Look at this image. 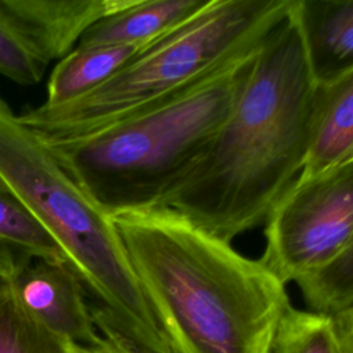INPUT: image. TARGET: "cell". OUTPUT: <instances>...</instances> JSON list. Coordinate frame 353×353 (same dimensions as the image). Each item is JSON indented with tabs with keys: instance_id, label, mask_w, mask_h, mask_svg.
I'll list each match as a JSON object with an SVG mask.
<instances>
[{
	"instance_id": "1",
	"label": "cell",
	"mask_w": 353,
	"mask_h": 353,
	"mask_svg": "<svg viewBox=\"0 0 353 353\" xmlns=\"http://www.w3.org/2000/svg\"><path fill=\"white\" fill-rule=\"evenodd\" d=\"M316 101L317 85L288 15L252 57L225 123L159 207L229 243L265 225L303 170Z\"/></svg>"
},
{
	"instance_id": "2",
	"label": "cell",
	"mask_w": 353,
	"mask_h": 353,
	"mask_svg": "<svg viewBox=\"0 0 353 353\" xmlns=\"http://www.w3.org/2000/svg\"><path fill=\"white\" fill-rule=\"evenodd\" d=\"M112 221L176 353H272L292 305L285 284L261 259L168 207Z\"/></svg>"
},
{
	"instance_id": "3",
	"label": "cell",
	"mask_w": 353,
	"mask_h": 353,
	"mask_svg": "<svg viewBox=\"0 0 353 353\" xmlns=\"http://www.w3.org/2000/svg\"><path fill=\"white\" fill-rule=\"evenodd\" d=\"M0 183L62 248L103 336L138 353H176L108 215L55 157L48 142L0 97Z\"/></svg>"
},
{
	"instance_id": "4",
	"label": "cell",
	"mask_w": 353,
	"mask_h": 353,
	"mask_svg": "<svg viewBox=\"0 0 353 353\" xmlns=\"http://www.w3.org/2000/svg\"><path fill=\"white\" fill-rule=\"evenodd\" d=\"M255 52L189 90L85 135L46 141L108 215L159 207L230 114Z\"/></svg>"
},
{
	"instance_id": "5",
	"label": "cell",
	"mask_w": 353,
	"mask_h": 353,
	"mask_svg": "<svg viewBox=\"0 0 353 353\" xmlns=\"http://www.w3.org/2000/svg\"><path fill=\"white\" fill-rule=\"evenodd\" d=\"M290 7L291 0H210L88 94L61 106L43 103L21 119L48 141L85 135L248 58L288 17Z\"/></svg>"
},
{
	"instance_id": "6",
	"label": "cell",
	"mask_w": 353,
	"mask_h": 353,
	"mask_svg": "<svg viewBox=\"0 0 353 353\" xmlns=\"http://www.w3.org/2000/svg\"><path fill=\"white\" fill-rule=\"evenodd\" d=\"M261 262L285 285L335 261L353 241V163L298 178L265 222Z\"/></svg>"
},
{
	"instance_id": "7",
	"label": "cell",
	"mask_w": 353,
	"mask_h": 353,
	"mask_svg": "<svg viewBox=\"0 0 353 353\" xmlns=\"http://www.w3.org/2000/svg\"><path fill=\"white\" fill-rule=\"evenodd\" d=\"M7 280L21 306L66 343L90 346L101 339L87 292L68 262L33 258Z\"/></svg>"
},
{
	"instance_id": "8",
	"label": "cell",
	"mask_w": 353,
	"mask_h": 353,
	"mask_svg": "<svg viewBox=\"0 0 353 353\" xmlns=\"http://www.w3.org/2000/svg\"><path fill=\"white\" fill-rule=\"evenodd\" d=\"M130 0H0V18L43 65L66 57L81 36Z\"/></svg>"
},
{
	"instance_id": "9",
	"label": "cell",
	"mask_w": 353,
	"mask_h": 353,
	"mask_svg": "<svg viewBox=\"0 0 353 353\" xmlns=\"http://www.w3.org/2000/svg\"><path fill=\"white\" fill-rule=\"evenodd\" d=\"M288 15L317 87L353 72V0H291Z\"/></svg>"
},
{
	"instance_id": "10",
	"label": "cell",
	"mask_w": 353,
	"mask_h": 353,
	"mask_svg": "<svg viewBox=\"0 0 353 353\" xmlns=\"http://www.w3.org/2000/svg\"><path fill=\"white\" fill-rule=\"evenodd\" d=\"M210 0H130L121 10L94 23L77 47L138 46L143 47L179 26Z\"/></svg>"
},
{
	"instance_id": "11",
	"label": "cell",
	"mask_w": 353,
	"mask_h": 353,
	"mask_svg": "<svg viewBox=\"0 0 353 353\" xmlns=\"http://www.w3.org/2000/svg\"><path fill=\"white\" fill-rule=\"evenodd\" d=\"M353 163V72L317 87L310 145L301 178Z\"/></svg>"
},
{
	"instance_id": "12",
	"label": "cell",
	"mask_w": 353,
	"mask_h": 353,
	"mask_svg": "<svg viewBox=\"0 0 353 353\" xmlns=\"http://www.w3.org/2000/svg\"><path fill=\"white\" fill-rule=\"evenodd\" d=\"M142 47L90 46L76 47L52 69L44 105L69 103L110 79Z\"/></svg>"
},
{
	"instance_id": "13",
	"label": "cell",
	"mask_w": 353,
	"mask_h": 353,
	"mask_svg": "<svg viewBox=\"0 0 353 353\" xmlns=\"http://www.w3.org/2000/svg\"><path fill=\"white\" fill-rule=\"evenodd\" d=\"M33 258L68 262L51 234L0 183V277L10 279Z\"/></svg>"
},
{
	"instance_id": "14",
	"label": "cell",
	"mask_w": 353,
	"mask_h": 353,
	"mask_svg": "<svg viewBox=\"0 0 353 353\" xmlns=\"http://www.w3.org/2000/svg\"><path fill=\"white\" fill-rule=\"evenodd\" d=\"M69 343L50 332L17 301L0 277V353H68Z\"/></svg>"
},
{
	"instance_id": "15",
	"label": "cell",
	"mask_w": 353,
	"mask_h": 353,
	"mask_svg": "<svg viewBox=\"0 0 353 353\" xmlns=\"http://www.w3.org/2000/svg\"><path fill=\"white\" fill-rule=\"evenodd\" d=\"M272 353H341L332 317L291 306L279 325Z\"/></svg>"
},
{
	"instance_id": "16",
	"label": "cell",
	"mask_w": 353,
	"mask_h": 353,
	"mask_svg": "<svg viewBox=\"0 0 353 353\" xmlns=\"http://www.w3.org/2000/svg\"><path fill=\"white\" fill-rule=\"evenodd\" d=\"M295 284L312 312L332 316L353 305V241L330 265Z\"/></svg>"
},
{
	"instance_id": "17",
	"label": "cell",
	"mask_w": 353,
	"mask_h": 353,
	"mask_svg": "<svg viewBox=\"0 0 353 353\" xmlns=\"http://www.w3.org/2000/svg\"><path fill=\"white\" fill-rule=\"evenodd\" d=\"M46 68L0 18V74L19 84L32 85L41 80Z\"/></svg>"
},
{
	"instance_id": "18",
	"label": "cell",
	"mask_w": 353,
	"mask_h": 353,
	"mask_svg": "<svg viewBox=\"0 0 353 353\" xmlns=\"http://www.w3.org/2000/svg\"><path fill=\"white\" fill-rule=\"evenodd\" d=\"M341 353H353V305L331 316Z\"/></svg>"
},
{
	"instance_id": "19",
	"label": "cell",
	"mask_w": 353,
	"mask_h": 353,
	"mask_svg": "<svg viewBox=\"0 0 353 353\" xmlns=\"http://www.w3.org/2000/svg\"><path fill=\"white\" fill-rule=\"evenodd\" d=\"M68 353H138V352L132 350L131 347L123 345L121 342L113 338L102 335L97 343L90 346L69 343Z\"/></svg>"
}]
</instances>
